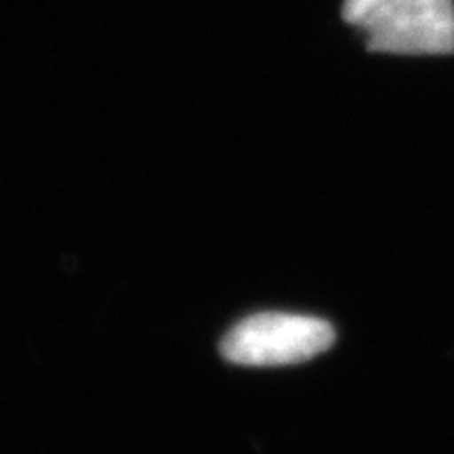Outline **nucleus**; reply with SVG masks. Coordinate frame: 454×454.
Returning a JSON list of instances; mask_svg holds the SVG:
<instances>
[{
	"label": "nucleus",
	"mask_w": 454,
	"mask_h": 454,
	"mask_svg": "<svg viewBox=\"0 0 454 454\" xmlns=\"http://www.w3.org/2000/svg\"><path fill=\"white\" fill-rule=\"evenodd\" d=\"M333 343L334 328L322 317L265 311L238 322L221 340V354L240 366H284L311 360Z\"/></svg>",
	"instance_id": "f257e3e1"
},
{
	"label": "nucleus",
	"mask_w": 454,
	"mask_h": 454,
	"mask_svg": "<svg viewBox=\"0 0 454 454\" xmlns=\"http://www.w3.org/2000/svg\"><path fill=\"white\" fill-rule=\"evenodd\" d=\"M364 34L371 53L454 55V0H404Z\"/></svg>",
	"instance_id": "f03ea898"
},
{
	"label": "nucleus",
	"mask_w": 454,
	"mask_h": 454,
	"mask_svg": "<svg viewBox=\"0 0 454 454\" xmlns=\"http://www.w3.org/2000/svg\"><path fill=\"white\" fill-rule=\"evenodd\" d=\"M400 3H404V0H345L343 9H340V17H343L345 24L364 30L377 17H381L385 11H389Z\"/></svg>",
	"instance_id": "7ed1b4c3"
}]
</instances>
